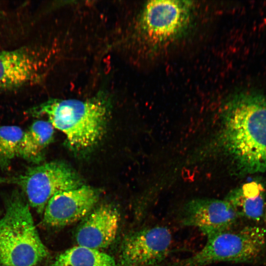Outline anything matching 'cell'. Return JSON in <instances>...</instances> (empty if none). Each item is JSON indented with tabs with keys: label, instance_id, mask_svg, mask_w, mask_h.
I'll use <instances>...</instances> for the list:
<instances>
[{
	"label": "cell",
	"instance_id": "obj_1",
	"mask_svg": "<svg viewBox=\"0 0 266 266\" xmlns=\"http://www.w3.org/2000/svg\"><path fill=\"white\" fill-rule=\"evenodd\" d=\"M222 119V142L238 173L266 172V95L253 91L233 95Z\"/></svg>",
	"mask_w": 266,
	"mask_h": 266
},
{
	"label": "cell",
	"instance_id": "obj_2",
	"mask_svg": "<svg viewBox=\"0 0 266 266\" xmlns=\"http://www.w3.org/2000/svg\"><path fill=\"white\" fill-rule=\"evenodd\" d=\"M33 111L37 115H46L54 129L65 135L69 146L79 150L90 147L101 138L107 106L100 97L86 100H52Z\"/></svg>",
	"mask_w": 266,
	"mask_h": 266
},
{
	"label": "cell",
	"instance_id": "obj_3",
	"mask_svg": "<svg viewBox=\"0 0 266 266\" xmlns=\"http://www.w3.org/2000/svg\"><path fill=\"white\" fill-rule=\"evenodd\" d=\"M48 253L28 204L15 194L8 200L5 213L0 220V264L35 266Z\"/></svg>",
	"mask_w": 266,
	"mask_h": 266
},
{
	"label": "cell",
	"instance_id": "obj_4",
	"mask_svg": "<svg viewBox=\"0 0 266 266\" xmlns=\"http://www.w3.org/2000/svg\"><path fill=\"white\" fill-rule=\"evenodd\" d=\"M266 249V229L247 226L223 232L207 238L194 255L158 266H206L220 262L252 263L259 260Z\"/></svg>",
	"mask_w": 266,
	"mask_h": 266
},
{
	"label": "cell",
	"instance_id": "obj_5",
	"mask_svg": "<svg viewBox=\"0 0 266 266\" xmlns=\"http://www.w3.org/2000/svg\"><path fill=\"white\" fill-rule=\"evenodd\" d=\"M19 185L30 204L41 213L49 200L61 192L82 185L74 170L64 163L51 162L29 169L24 174L6 180Z\"/></svg>",
	"mask_w": 266,
	"mask_h": 266
},
{
	"label": "cell",
	"instance_id": "obj_6",
	"mask_svg": "<svg viewBox=\"0 0 266 266\" xmlns=\"http://www.w3.org/2000/svg\"><path fill=\"white\" fill-rule=\"evenodd\" d=\"M194 4L189 0H155L144 6L140 27L144 37L160 45L177 38L188 27Z\"/></svg>",
	"mask_w": 266,
	"mask_h": 266
},
{
	"label": "cell",
	"instance_id": "obj_7",
	"mask_svg": "<svg viewBox=\"0 0 266 266\" xmlns=\"http://www.w3.org/2000/svg\"><path fill=\"white\" fill-rule=\"evenodd\" d=\"M172 235L165 226H155L131 233L123 240L120 266H158L169 254Z\"/></svg>",
	"mask_w": 266,
	"mask_h": 266
},
{
	"label": "cell",
	"instance_id": "obj_8",
	"mask_svg": "<svg viewBox=\"0 0 266 266\" xmlns=\"http://www.w3.org/2000/svg\"><path fill=\"white\" fill-rule=\"evenodd\" d=\"M241 215L225 199L198 198L183 207L180 222L184 226L198 229L207 238L231 230Z\"/></svg>",
	"mask_w": 266,
	"mask_h": 266
},
{
	"label": "cell",
	"instance_id": "obj_9",
	"mask_svg": "<svg viewBox=\"0 0 266 266\" xmlns=\"http://www.w3.org/2000/svg\"><path fill=\"white\" fill-rule=\"evenodd\" d=\"M99 199L98 191L86 185L57 193L45 207L43 222L53 227L71 224L88 215Z\"/></svg>",
	"mask_w": 266,
	"mask_h": 266
},
{
	"label": "cell",
	"instance_id": "obj_10",
	"mask_svg": "<svg viewBox=\"0 0 266 266\" xmlns=\"http://www.w3.org/2000/svg\"><path fill=\"white\" fill-rule=\"evenodd\" d=\"M120 213L110 204H102L82 219L75 232L79 246L99 250L108 247L115 240Z\"/></svg>",
	"mask_w": 266,
	"mask_h": 266
},
{
	"label": "cell",
	"instance_id": "obj_11",
	"mask_svg": "<svg viewBox=\"0 0 266 266\" xmlns=\"http://www.w3.org/2000/svg\"><path fill=\"white\" fill-rule=\"evenodd\" d=\"M42 61L36 50L22 47L0 53V90L35 83L41 76Z\"/></svg>",
	"mask_w": 266,
	"mask_h": 266
},
{
	"label": "cell",
	"instance_id": "obj_12",
	"mask_svg": "<svg viewBox=\"0 0 266 266\" xmlns=\"http://www.w3.org/2000/svg\"><path fill=\"white\" fill-rule=\"evenodd\" d=\"M225 199L235 207L241 216L255 221L263 219L266 191L260 180H253L233 189Z\"/></svg>",
	"mask_w": 266,
	"mask_h": 266
},
{
	"label": "cell",
	"instance_id": "obj_13",
	"mask_svg": "<svg viewBox=\"0 0 266 266\" xmlns=\"http://www.w3.org/2000/svg\"><path fill=\"white\" fill-rule=\"evenodd\" d=\"M54 133V128L49 121H35L25 131L20 156L34 163L40 161L53 139Z\"/></svg>",
	"mask_w": 266,
	"mask_h": 266
},
{
	"label": "cell",
	"instance_id": "obj_14",
	"mask_svg": "<svg viewBox=\"0 0 266 266\" xmlns=\"http://www.w3.org/2000/svg\"><path fill=\"white\" fill-rule=\"evenodd\" d=\"M50 266H117L111 256L81 246L70 248L58 255Z\"/></svg>",
	"mask_w": 266,
	"mask_h": 266
},
{
	"label": "cell",
	"instance_id": "obj_15",
	"mask_svg": "<svg viewBox=\"0 0 266 266\" xmlns=\"http://www.w3.org/2000/svg\"><path fill=\"white\" fill-rule=\"evenodd\" d=\"M25 131L17 126H0V166L5 167L20 156Z\"/></svg>",
	"mask_w": 266,
	"mask_h": 266
},
{
	"label": "cell",
	"instance_id": "obj_16",
	"mask_svg": "<svg viewBox=\"0 0 266 266\" xmlns=\"http://www.w3.org/2000/svg\"><path fill=\"white\" fill-rule=\"evenodd\" d=\"M263 220L265 222V224L266 225V210H265V212Z\"/></svg>",
	"mask_w": 266,
	"mask_h": 266
}]
</instances>
